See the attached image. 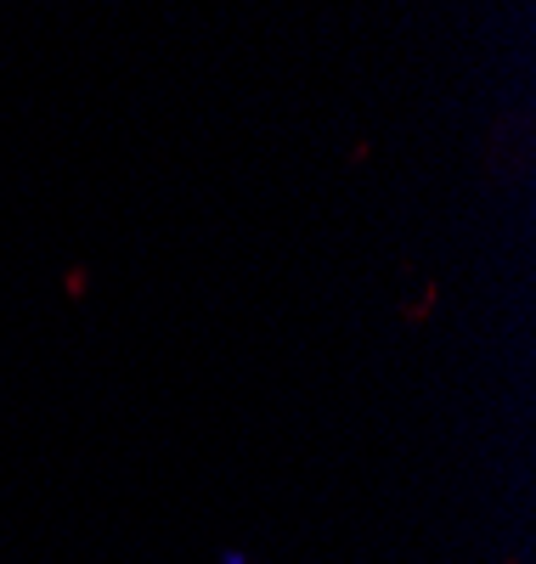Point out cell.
<instances>
[{"mask_svg": "<svg viewBox=\"0 0 536 564\" xmlns=\"http://www.w3.org/2000/svg\"><path fill=\"white\" fill-rule=\"evenodd\" d=\"M210 564H271L266 553H255V547H221Z\"/></svg>", "mask_w": 536, "mask_h": 564, "instance_id": "1", "label": "cell"}]
</instances>
